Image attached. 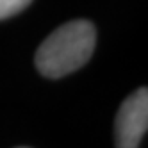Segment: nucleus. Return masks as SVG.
Returning <instances> with one entry per match:
<instances>
[{
	"mask_svg": "<svg viewBox=\"0 0 148 148\" xmlns=\"http://www.w3.org/2000/svg\"><path fill=\"white\" fill-rule=\"evenodd\" d=\"M97 29L88 20H73L56 29L36 52V68L48 79L77 71L91 59Z\"/></svg>",
	"mask_w": 148,
	"mask_h": 148,
	"instance_id": "f257e3e1",
	"label": "nucleus"
},
{
	"mask_svg": "<svg viewBox=\"0 0 148 148\" xmlns=\"http://www.w3.org/2000/svg\"><path fill=\"white\" fill-rule=\"evenodd\" d=\"M148 127V91L146 88L136 89L125 98L116 114L114 141L116 148H139Z\"/></svg>",
	"mask_w": 148,
	"mask_h": 148,
	"instance_id": "f03ea898",
	"label": "nucleus"
},
{
	"mask_svg": "<svg viewBox=\"0 0 148 148\" xmlns=\"http://www.w3.org/2000/svg\"><path fill=\"white\" fill-rule=\"evenodd\" d=\"M20 148H25V146H20Z\"/></svg>",
	"mask_w": 148,
	"mask_h": 148,
	"instance_id": "20e7f679",
	"label": "nucleus"
},
{
	"mask_svg": "<svg viewBox=\"0 0 148 148\" xmlns=\"http://www.w3.org/2000/svg\"><path fill=\"white\" fill-rule=\"evenodd\" d=\"M32 2V0H0V20L11 18Z\"/></svg>",
	"mask_w": 148,
	"mask_h": 148,
	"instance_id": "7ed1b4c3",
	"label": "nucleus"
}]
</instances>
